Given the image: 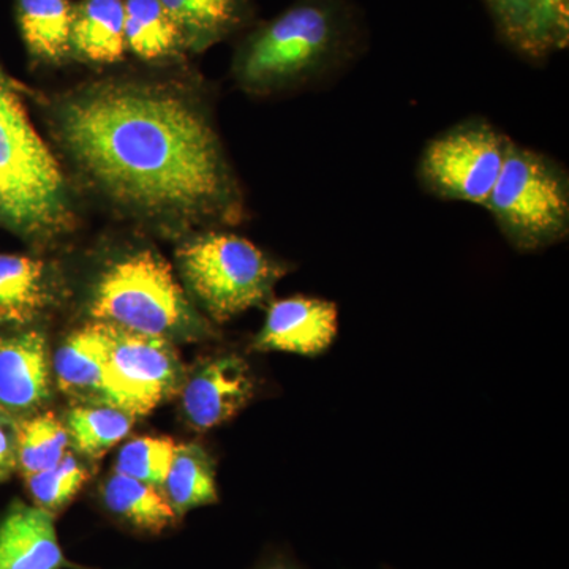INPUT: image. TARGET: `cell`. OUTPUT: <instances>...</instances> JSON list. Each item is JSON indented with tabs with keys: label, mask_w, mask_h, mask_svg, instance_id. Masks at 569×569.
<instances>
[{
	"label": "cell",
	"mask_w": 569,
	"mask_h": 569,
	"mask_svg": "<svg viewBox=\"0 0 569 569\" xmlns=\"http://www.w3.org/2000/svg\"><path fill=\"white\" fill-rule=\"evenodd\" d=\"M93 321L174 342H197L213 335L211 325L190 305L171 264L141 250L112 263L93 288Z\"/></svg>",
	"instance_id": "obj_3"
},
{
	"label": "cell",
	"mask_w": 569,
	"mask_h": 569,
	"mask_svg": "<svg viewBox=\"0 0 569 569\" xmlns=\"http://www.w3.org/2000/svg\"><path fill=\"white\" fill-rule=\"evenodd\" d=\"M104 326L112 406L144 417L181 391L187 369L174 343L163 337Z\"/></svg>",
	"instance_id": "obj_8"
},
{
	"label": "cell",
	"mask_w": 569,
	"mask_h": 569,
	"mask_svg": "<svg viewBox=\"0 0 569 569\" xmlns=\"http://www.w3.org/2000/svg\"><path fill=\"white\" fill-rule=\"evenodd\" d=\"M70 447L66 422L51 411L18 421V470L24 478L56 466Z\"/></svg>",
	"instance_id": "obj_22"
},
{
	"label": "cell",
	"mask_w": 569,
	"mask_h": 569,
	"mask_svg": "<svg viewBox=\"0 0 569 569\" xmlns=\"http://www.w3.org/2000/svg\"><path fill=\"white\" fill-rule=\"evenodd\" d=\"M0 222H3V213H2V208H0Z\"/></svg>",
	"instance_id": "obj_29"
},
{
	"label": "cell",
	"mask_w": 569,
	"mask_h": 569,
	"mask_svg": "<svg viewBox=\"0 0 569 569\" xmlns=\"http://www.w3.org/2000/svg\"><path fill=\"white\" fill-rule=\"evenodd\" d=\"M33 505L51 516L69 507L89 479V470L77 456L67 452L56 466L26 477Z\"/></svg>",
	"instance_id": "obj_24"
},
{
	"label": "cell",
	"mask_w": 569,
	"mask_h": 569,
	"mask_svg": "<svg viewBox=\"0 0 569 569\" xmlns=\"http://www.w3.org/2000/svg\"><path fill=\"white\" fill-rule=\"evenodd\" d=\"M0 331V413L21 421L39 413L52 395L47 336L29 326Z\"/></svg>",
	"instance_id": "obj_9"
},
{
	"label": "cell",
	"mask_w": 569,
	"mask_h": 569,
	"mask_svg": "<svg viewBox=\"0 0 569 569\" xmlns=\"http://www.w3.org/2000/svg\"><path fill=\"white\" fill-rule=\"evenodd\" d=\"M486 3L501 39L516 48L527 11H529L530 0H486Z\"/></svg>",
	"instance_id": "obj_26"
},
{
	"label": "cell",
	"mask_w": 569,
	"mask_h": 569,
	"mask_svg": "<svg viewBox=\"0 0 569 569\" xmlns=\"http://www.w3.org/2000/svg\"><path fill=\"white\" fill-rule=\"evenodd\" d=\"M132 413L112 406H74L66 415L70 445L78 455L97 460L121 443L133 429Z\"/></svg>",
	"instance_id": "obj_20"
},
{
	"label": "cell",
	"mask_w": 569,
	"mask_h": 569,
	"mask_svg": "<svg viewBox=\"0 0 569 569\" xmlns=\"http://www.w3.org/2000/svg\"><path fill=\"white\" fill-rule=\"evenodd\" d=\"M123 6L127 48L138 58L157 61L187 44L181 28L160 0H123Z\"/></svg>",
	"instance_id": "obj_19"
},
{
	"label": "cell",
	"mask_w": 569,
	"mask_h": 569,
	"mask_svg": "<svg viewBox=\"0 0 569 569\" xmlns=\"http://www.w3.org/2000/svg\"><path fill=\"white\" fill-rule=\"evenodd\" d=\"M569 40V0H530L515 50L530 59H545L565 50Z\"/></svg>",
	"instance_id": "obj_23"
},
{
	"label": "cell",
	"mask_w": 569,
	"mask_h": 569,
	"mask_svg": "<svg viewBox=\"0 0 569 569\" xmlns=\"http://www.w3.org/2000/svg\"><path fill=\"white\" fill-rule=\"evenodd\" d=\"M179 392L186 421L208 432L244 410L254 396V378L241 356H212L187 370Z\"/></svg>",
	"instance_id": "obj_10"
},
{
	"label": "cell",
	"mask_w": 569,
	"mask_h": 569,
	"mask_svg": "<svg viewBox=\"0 0 569 569\" xmlns=\"http://www.w3.org/2000/svg\"><path fill=\"white\" fill-rule=\"evenodd\" d=\"M187 44L208 47L234 31L244 18V0H160Z\"/></svg>",
	"instance_id": "obj_21"
},
{
	"label": "cell",
	"mask_w": 569,
	"mask_h": 569,
	"mask_svg": "<svg viewBox=\"0 0 569 569\" xmlns=\"http://www.w3.org/2000/svg\"><path fill=\"white\" fill-rule=\"evenodd\" d=\"M511 138L489 121L471 118L427 142L418 163L422 189L440 200L485 208Z\"/></svg>",
	"instance_id": "obj_7"
},
{
	"label": "cell",
	"mask_w": 569,
	"mask_h": 569,
	"mask_svg": "<svg viewBox=\"0 0 569 569\" xmlns=\"http://www.w3.org/2000/svg\"><path fill=\"white\" fill-rule=\"evenodd\" d=\"M257 569H302L293 560L284 559V557H272L263 561Z\"/></svg>",
	"instance_id": "obj_28"
},
{
	"label": "cell",
	"mask_w": 569,
	"mask_h": 569,
	"mask_svg": "<svg viewBox=\"0 0 569 569\" xmlns=\"http://www.w3.org/2000/svg\"><path fill=\"white\" fill-rule=\"evenodd\" d=\"M18 470V421L0 413V482Z\"/></svg>",
	"instance_id": "obj_27"
},
{
	"label": "cell",
	"mask_w": 569,
	"mask_h": 569,
	"mask_svg": "<svg viewBox=\"0 0 569 569\" xmlns=\"http://www.w3.org/2000/svg\"><path fill=\"white\" fill-rule=\"evenodd\" d=\"M126 50L123 0H82L73 7L71 52L86 61L114 63Z\"/></svg>",
	"instance_id": "obj_16"
},
{
	"label": "cell",
	"mask_w": 569,
	"mask_h": 569,
	"mask_svg": "<svg viewBox=\"0 0 569 569\" xmlns=\"http://www.w3.org/2000/svg\"><path fill=\"white\" fill-rule=\"evenodd\" d=\"M63 142L116 200L189 219L236 220L238 187L219 138L190 104L108 86L66 104Z\"/></svg>",
	"instance_id": "obj_1"
},
{
	"label": "cell",
	"mask_w": 569,
	"mask_h": 569,
	"mask_svg": "<svg viewBox=\"0 0 569 569\" xmlns=\"http://www.w3.org/2000/svg\"><path fill=\"white\" fill-rule=\"evenodd\" d=\"M339 332V307L328 299L291 296L269 306L264 323L253 339L257 351L318 356Z\"/></svg>",
	"instance_id": "obj_11"
},
{
	"label": "cell",
	"mask_w": 569,
	"mask_h": 569,
	"mask_svg": "<svg viewBox=\"0 0 569 569\" xmlns=\"http://www.w3.org/2000/svg\"><path fill=\"white\" fill-rule=\"evenodd\" d=\"M178 443L168 437H138L127 441L116 459V470L162 490Z\"/></svg>",
	"instance_id": "obj_25"
},
{
	"label": "cell",
	"mask_w": 569,
	"mask_h": 569,
	"mask_svg": "<svg viewBox=\"0 0 569 569\" xmlns=\"http://www.w3.org/2000/svg\"><path fill=\"white\" fill-rule=\"evenodd\" d=\"M51 362L56 387L74 406H112L103 323L93 321L67 337Z\"/></svg>",
	"instance_id": "obj_12"
},
{
	"label": "cell",
	"mask_w": 569,
	"mask_h": 569,
	"mask_svg": "<svg viewBox=\"0 0 569 569\" xmlns=\"http://www.w3.org/2000/svg\"><path fill=\"white\" fill-rule=\"evenodd\" d=\"M190 293L217 323L264 305L290 266L277 261L238 234L206 233L178 252Z\"/></svg>",
	"instance_id": "obj_6"
},
{
	"label": "cell",
	"mask_w": 569,
	"mask_h": 569,
	"mask_svg": "<svg viewBox=\"0 0 569 569\" xmlns=\"http://www.w3.org/2000/svg\"><path fill=\"white\" fill-rule=\"evenodd\" d=\"M51 302L50 276L43 261L0 253V326H29Z\"/></svg>",
	"instance_id": "obj_15"
},
{
	"label": "cell",
	"mask_w": 569,
	"mask_h": 569,
	"mask_svg": "<svg viewBox=\"0 0 569 569\" xmlns=\"http://www.w3.org/2000/svg\"><path fill=\"white\" fill-rule=\"evenodd\" d=\"M102 503L112 519L134 533L159 537L179 522L162 490L118 471L103 485Z\"/></svg>",
	"instance_id": "obj_14"
},
{
	"label": "cell",
	"mask_w": 569,
	"mask_h": 569,
	"mask_svg": "<svg viewBox=\"0 0 569 569\" xmlns=\"http://www.w3.org/2000/svg\"><path fill=\"white\" fill-rule=\"evenodd\" d=\"M63 556L54 516L21 500L0 519V569H63Z\"/></svg>",
	"instance_id": "obj_13"
},
{
	"label": "cell",
	"mask_w": 569,
	"mask_h": 569,
	"mask_svg": "<svg viewBox=\"0 0 569 569\" xmlns=\"http://www.w3.org/2000/svg\"><path fill=\"white\" fill-rule=\"evenodd\" d=\"M162 492L179 519L192 509L217 503L216 466L208 451L197 443L178 445Z\"/></svg>",
	"instance_id": "obj_18"
},
{
	"label": "cell",
	"mask_w": 569,
	"mask_h": 569,
	"mask_svg": "<svg viewBox=\"0 0 569 569\" xmlns=\"http://www.w3.org/2000/svg\"><path fill=\"white\" fill-rule=\"evenodd\" d=\"M70 0H17V18L29 52L43 61H62L71 52Z\"/></svg>",
	"instance_id": "obj_17"
},
{
	"label": "cell",
	"mask_w": 569,
	"mask_h": 569,
	"mask_svg": "<svg viewBox=\"0 0 569 569\" xmlns=\"http://www.w3.org/2000/svg\"><path fill=\"white\" fill-rule=\"evenodd\" d=\"M367 28L353 0H298L247 37L236 59L252 91L323 80L353 62Z\"/></svg>",
	"instance_id": "obj_2"
},
{
	"label": "cell",
	"mask_w": 569,
	"mask_h": 569,
	"mask_svg": "<svg viewBox=\"0 0 569 569\" xmlns=\"http://www.w3.org/2000/svg\"><path fill=\"white\" fill-rule=\"evenodd\" d=\"M0 208L3 223L24 234L66 227V183L58 160L0 73Z\"/></svg>",
	"instance_id": "obj_4"
},
{
	"label": "cell",
	"mask_w": 569,
	"mask_h": 569,
	"mask_svg": "<svg viewBox=\"0 0 569 569\" xmlns=\"http://www.w3.org/2000/svg\"><path fill=\"white\" fill-rule=\"evenodd\" d=\"M485 208L518 252L567 241L569 174L546 153L509 142L503 167Z\"/></svg>",
	"instance_id": "obj_5"
}]
</instances>
